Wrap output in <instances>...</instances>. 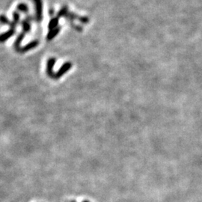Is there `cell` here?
Here are the masks:
<instances>
[{"label": "cell", "mask_w": 202, "mask_h": 202, "mask_svg": "<svg viewBox=\"0 0 202 202\" xmlns=\"http://www.w3.org/2000/svg\"><path fill=\"white\" fill-rule=\"evenodd\" d=\"M18 9H19V10H20L22 11H28V10H27V6L25 5H23V4L20 5L18 6Z\"/></svg>", "instance_id": "cell-7"}, {"label": "cell", "mask_w": 202, "mask_h": 202, "mask_svg": "<svg viewBox=\"0 0 202 202\" xmlns=\"http://www.w3.org/2000/svg\"><path fill=\"white\" fill-rule=\"evenodd\" d=\"M59 29H54L52 30L51 33H49V35H48L47 39L48 40H52V39H53V38H54V37L56 36V35H57L58 32H59Z\"/></svg>", "instance_id": "cell-5"}, {"label": "cell", "mask_w": 202, "mask_h": 202, "mask_svg": "<svg viewBox=\"0 0 202 202\" xmlns=\"http://www.w3.org/2000/svg\"><path fill=\"white\" fill-rule=\"evenodd\" d=\"M70 67H71V63L70 62H66L65 64H63L62 67H61V68L59 69V71H58V72L56 73V74H54L53 78V79H59V77H61V76H62L63 74H64V73H66L67 71H68L69 70H70Z\"/></svg>", "instance_id": "cell-1"}, {"label": "cell", "mask_w": 202, "mask_h": 202, "mask_svg": "<svg viewBox=\"0 0 202 202\" xmlns=\"http://www.w3.org/2000/svg\"><path fill=\"white\" fill-rule=\"evenodd\" d=\"M71 202H76V201H72Z\"/></svg>", "instance_id": "cell-9"}, {"label": "cell", "mask_w": 202, "mask_h": 202, "mask_svg": "<svg viewBox=\"0 0 202 202\" xmlns=\"http://www.w3.org/2000/svg\"><path fill=\"white\" fill-rule=\"evenodd\" d=\"M55 63H56V59H54V58H52V59H50L49 60H48V63H47V74L50 76V77H52L53 78V75H54V74H53V66H54Z\"/></svg>", "instance_id": "cell-2"}, {"label": "cell", "mask_w": 202, "mask_h": 202, "mask_svg": "<svg viewBox=\"0 0 202 202\" xmlns=\"http://www.w3.org/2000/svg\"><path fill=\"white\" fill-rule=\"evenodd\" d=\"M57 24H58V19H53V20L50 22V23L49 24V28L50 29H53L54 28H56Z\"/></svg>", "instance_id": "cell-6"}, {"label": "cell", "mask_w": 202, "mask_h": 202, "mask_svg": "<svg viewBox=\"0 0 202 202\" xmlns=\"http://www.w3.org/2000/svg\"><path fill=\"white\" fill-rule=\"evenodd\" d=\"M37 45H38V42H37V41L32 42V43H29L28 45H26V46H24V47L22 49V52H25V51L29 50L32 49V48L35 47V46H36Z\"/></svg>", "instance_id": "cell-4"}, {"label": "cell", "mask_w": 202, "mask_h": 202, "mask_svg": "<svg viewBox=\"0 0 202 202\" xmlns=\"http://www.w3.org/2000/svg\"><path fill=\"white\" fill-rule=\"evenodd\" d=\"M13 35H14V31L11 30L9 31V32H6V33L3 34V35H0V41L1 42L5 41V40H7L8 38H10L11 36H12Z\"/></svg>", "instance_id": "cell-3"}, {"label": "cell", "mask_w": 202, "mask_h": 202, "mask_svg": "<svg viewBox=\"0 0 202 202\" xmlns=\"http://www.w3.org/2000/svg\"><path fill=\"white\" fill-rule=\"evenodd\" d=\"M82 202H89L88 201H87V200H85V201H83Z\"/></svg>", "instance_id": "cell-8"}]
</instances>
